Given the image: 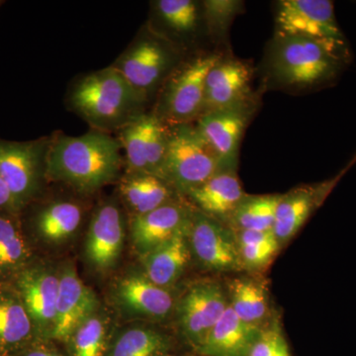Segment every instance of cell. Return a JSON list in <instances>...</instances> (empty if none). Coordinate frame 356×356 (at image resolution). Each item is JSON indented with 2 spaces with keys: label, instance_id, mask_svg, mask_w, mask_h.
Returning a JSON list of instances; mask_svg holds the SVG:
<instances>
[{
  "label": "cell",
  "instance_id": "obj_1",
  "mask_svg": "<svg viewBox=\"0 0 356 356\" xmlns=\"http://www.w3.org/2000/svg\"><path fill=\"white\" fill-rule=\"evenodd\" d=\"M121 146L108 134L95 131L79 137H60L48 146L46 178L93 193L118 177Z\"/></svg>",
  "mask_w": 356,
  "mask_h": 356
},
{
  "label": "cell",
  "instance_id": "obj_2",
  "mask_svg": "<svg viewBox=\"0 0 356 356\" xmlns=\"http://www.w3.org/2000/svg\"><path fill=\"white\" fill-rule=\"evenodd\" d=\"M346 64L317 42L284 35H276L268 58L269 76L274 83L292 90L334 83Z\"/></svg>",
  "mask_w": 356,
  "mask_h": 356
},
{
  "label": "cell",
  "instance_id": "obj_3",
  "mask_svg": "<svg viewBox=\"0 0 356 356\" xmlns=\"http://www.w3.org/2000/svg\"><path fill=\"white\" fill-rule=\"evenodd\" d=\"M70 104L96 129L123 127L137 116L143 97L114 67L93 72L76 84Z\"/></svg>",
  "mask_w": 356,
  "mask_h": 356
},
{
  "label": "cell",
  "instance_id": "obj_4",
  "mask_svg": "<svg viewBox=\"0 0 356 356\" xmlns=\"http://www.w3.org/2000/svg\"><path fill=\"white\" fill-rule=\"evenodd\" d=\"M224 168L197 128L180 124L168 129L161 178L172 185L177 193L185 195Z\"/></svg>",
  "mask_w": 356,
  "mask_h": 356
},
{
  "label": "cell",
  "instance_id": "obj_5",
  "mask_svg": "<svg viewBox=\"0 0 356 356\" xmlns=\"http://www.w3.org/2000/svg\"><path fill=\"white\" fill-rule=\"evenodd\" d=\"M277 35L302 37L323 44L350 62V51L330 0H280L275 4Z\"/></svg>",
  "mask_w": 356,
  "mask_h": 356
},
{
  "label": "cell",
  "instance_id": "obj_6",
  "mask_svg": "<svg viewBox=\"0 0 356 356\" xmlns=\"http://www.w3.org/2000/svg\"><path fill=\"white\" fill-rule=\"evenodd\" d=\"M48 146L44 140L11 142L0 139V177L21 213L37 200L42 191Z\"/></svg>",
  "mask_w": 356,
  "mask_h": 356
},
{
  "label": "cell",
  "instance_id": "obj_7",
  "mask_svg": "<svg viewBox=\"0 0 356 356\" xmlns=\"http://www.w3.org/2000/svg\"><path fill=\"white\" fill-rule=\"evenodd\" d=\"M10 284L29 314L38 339L51 341L60 286L58 267L37 257Z\"/></svg>",
  "mask_w": 356,
  "mask_h": 356
},
{
  "label": "cell",
  "instance_id": "obj_8",
  "mask_svg": "<svg viewBox=\"0 0 356 356\" xmlns=\"http://www.w3.org/2000/svg\"><path fill=\"white\" fill-rule=\"evenodd\" d=\"M187 240L192 259L212 273L243 271L235 231L194 207Z\"/></svg>",
  "mask_w": 356,
  "mask_h": 356
},
{
  "label": "cell",
  "instance_id": "obj_9",
  "mask_svg": "<svg viewBox=\"0 0 356 356\" xmlns=\"http://www.w3.org/2000/svg\"><path fill=\"white\" fill-rule=\"evenodd\" d=\"M229 307L228 294L217 281L197 280L177 299L179 331L194 350L203 343Z\"/></svg>",
  "mask_w": 356,
  "mask_h": 356
},
{
  "label": "cell",
  "instance_id": "obj_10",
  "mask_svg": "<svg viewBox=\"0 0 356 356\" xmlns=\"http://www.w3.org/2000/svg\"><path fill=\"white\" fill-rule=\"evenodd\" d=\"M168 129L158 115L138 114L121 128L119 143L126 154L128 172L161 177L168 147Z\"/></svg>",
  "mask_w": 356,
  "mask_h": 356
},
{
  "label": "cell",
  "instance_id": "obj_11",
  "mask_svg": "<svg viewBox=\"0 0 356 356\" xmlns=\"http://www.w3.org/2000/svg\"><path fill=\"white\" fill-rule=\"evenodd\" d=\"M111 298L124 317L152 321L165 320L175 314L177 299L172 290L154 284L142 271L119 278Z\"/></svg>",
  "mask_w": 356,
  "mask_h": 356
},
{
  "label": "cell",
  "instance_id": "obj_12",
  "mask_svg": "<svg viewBox=\"0 0 356 356\" xmlns=\"http://www.w3.org/2000/svg\"><path fill=\"white\" fill-rule=\"evenodd\" d=\"M58 274L57 311L51 341L65 343L74 330L102 305L96 293L79 277L74 262L67 261L58 266Z\"/></svg>",
  "mask_w": 356,
  "mask_h": 356
},
{
  "label": "cell",
  "instance_id": "obj_13",
  "mask_svg": "<svg viewBox=\"0 0 356 356\" xmlns=\"http://www.w3.org/2000/svg\"><path fill=\"white\" fill-rule=\"evenodd\" d=\"M219 56L196 58L173 77L163 97V113L172 126L187 124L203 114L205 84L209 70Z\"/></svg>",
  "mask_w": 356,
  "mask_h": 356
},
{
  "label": "cell",
  "instance_id": "obj_14",
  "mask_svg": "<svg viewBox=\"0 0 356 356\" xmlns=\"http://www.w3.org/2000/svg\"><path fill=\"white\" fill-rule=\"evenodd\" d=\"M20 217L33 247L37 243L56 247L76 235L83 222V211L79 204L60 200L25 208Z\"/></svg>",
  "mask_w": 356,
  "mask_h": 356
},
{
  "label": "cell",
  "instance_id": "obj_15",
  "mask_svg": "<svg viewBox=\"0 0 356 356\" xmlns=\"http://www.w3.org/2000/svg\"><path fill=\"white\" fill-rule=\"evenodd\" d=\"M125 242L123 215L118 206H99L89 222L84 243V257L91 268L106 273L118 264Z\"/></svg>",
  "mask_w": 356,
  "mask_h": 356
},
{
  "label": "cell",
  "instance_id": "obj_16",
  "mask_svg": "<svg viewBox=\"0 0 356 356\" xmlns=\"http://www.w3.org/2000/svg\"><path fill=\"white\" fill-rule=\"evenodd\" d=\"M193 210L173 199L151 212L131 218L130 240L136 254L143 257L188 228Z\"/></svg>",
  "mask_w": 356,
  "mask_h": 356
},
{
  "label": "cell",
  "instance_id": "obj_17",
  "mask_svg": "<svg viewBox=\"0 0 356 356\" xmlns=\"http://www.w3.org/2000/svg\"><path fill=\"white\" fill-rule=\"evenodd\" d=\"M250 112L245 102L199 117L197 130L226 168H236L238 147Z\"/></svg>",
  "mask_w": 356,
  "mask_h": 356
},
{
  "label": "cell",
  "instance_id": "obj_18",
  "mask_svg": "<svg viewBox=\"0 0 356 356\" xmlns=\"http://www.w3.org/2000/svg\"><path fill=\"white\" fill-rule=\"evenodd\" d=\"M341 175L331 181L317 186L298 187L281 196L273 228L281 248L298 233L312 213L317 209L334 188Z\"/></svg>",
  "mask_w": 356,
  "mask_h": 356
},
{
  "label": "cell",
  "instance_id": "obj_19",
  "mask_svg": "<svg viewBox=\"0 0 356 356\" xmlns=\"http://www.w3.org/2000/svg\"><path fill=\"white\" fill-rule=\"evenodd\" d=\"M250 81V70L243 63L220 58L206 77L203 114L245 102Z\"/></svg>",
  "mask_w": 356,
  "mask_h": 356
},
{
  "label": "cell",
  "instance_id": "obj_20",
  "mask_svg": "<svg viewBox=\"0 0 356 356\" xmlns=\"http://www.w3.org/2000/svg\"><path fill=\"white\" fill-rule=\"evenodd\" d=\"M170 64V54L159 42L145 40L136 44L113 67L138 95L144 97L161 81Z\"/></svg>",
  "mask_w": 356,
  "mask_h": 356
},
{
  "label": "cell",
  "instance_id": "obj_21",
  "mask_svg": "<svg viewBox=\"0 0 356 356\" xmlns=\"http://www.w3.org/2000/svg\"><path fill=\"white\" fill-rule=\"evenodd\" d=\"M38 341L31 318L11 284H0V356H15Z\"/></svg>",
  "mask_w": 356,
  "mask_h": 356
},
{
  "label": "cell",
  "instance_id": "obj_22",
  "mask_svg": "<svg viewBox=\"0 0 356 356\" xmlns=\"http://www.w3.org/2000/svg\"><path fill=\"white\" fill-rule=\"evenodd\" d=\"M185 195L196 209L226 222L247 194L243 191L236 168H224Z\"/></svg>",
  "mask_w": 356,
  "mask_h": 356
},
{
  "label": "cell",
  "instance_id": "obj_23",
  "mask_svg": "<svg viewBox=\"0 0 356 356\" xmlns=\"http://www.w3.org/2000/svg\"><path fill=\"white\" fill-rule=\"evenodd\" d=\"M261 327L245 323L229 306L196 353L202 356H248Z\"/></svg>",
  "mask_w": 356,
  "mask_h": 356
},
{
  "label": "cell",
  "instance_id": "obj_24",
  "mask_svg": "<svg viewBox=\"0 0 356 356\" xmlns=\"http://www.w3.org/2000/svg\"><path fill=\"white\" fill-rule=\"evenodd\" d=\"M188 228L140 257L142 273L154 284L172 290L184 276L192 259Z\"/></svg>",
  "mask_w": 356,
  "mask_h": 356
},
{
  "label": "cell",
  "instance_id": "obj_25",
  "mask_svg": "<svg viewBox=\"0 0 356 356\" xmlns=\"http://www.w3.org/2000/svg\"><path fill=\"white\" fill-rule=\"evenodd\" d=\"M37 257L21 217L0 212V284H10L14 277Z\"/></svg>",
  "mask_w": 356,
  "mask_h": 356
},
{
  "label": "cell",
  "instance_id": "obj_26",
  "mask_svg": "<svg viewBox=\"0 0 356 356\" xmlns=\"http://www.w3.org/2000/svg\"><path fill=\"white\" fill-rule=\"evenodd\" d=\"M122 200L133 216L146 214L175 198L177 191L158 175L127 172L119 184Z\"/></svg>",
  "mask_w": 356,
  "mask_h": 356
},
{
  "label": "cell",
  "instance_id": "obj_27",
  "mask_svg": "<svg viewBox=\"0 0 356 356\" xmlns=\"http://www.w3.org/2000/svg\"><path fill=\"white\" fill-rule=\"evenodd\" d=\"M229 306L245 323L264 327L269 322L268 288L259 278L243 276L229 283Z\"/></svg>",
  "mask_w": 356,
  "mask_h": 356
},
{
  "label": "cell",
  "instance_id": "obj_28",
  "mask_svg": "<svg viewBox=\"0 0 356 356\" xmlns=\"http://www.w3.org/2000/svg\"><path fill=\"white\" fill-rule=\"evenodd\" d=\"M170 339L144 325L124 327L110 339L105 356H161L170 348Z\"/></svg>",
  "mask_w": 356,
  "mask_h": 356
},
{
  "label": "cell",
  "instance_id": "obj_29",
  "mask_svg": "<svg viewBox=\"0 0 356 356\" xmlns=\"http://www.w3.org/2000/svg\"><path fill=\"white\" fill-rule=\"evenodd\" d=\"M110 339L109 318L100 308L79 325L64 344L70 356H105Z\"/></svg>",
  "mask_w": 356,
  "mask_h": 356
},
{
  "label": "cell",
  "instance_id": "obj_30",
  "mask_svg": "<svg viewBox=\"0 0 356 356\" xmlns=\"http://www.w3.org/2000/svg\"><path fill=\"white\" fill-rule=\"evenodd\" d=\"M280 194L245 195L226 224L234 231H273Z\"/></svg>",
  "mask_w": 356,
  "mask_h": 356
},
{
  "label": "cell",
  "instance_id": "obj_31",
  "mask_svg": "<svg viewBox=\"0 0 356 356\" xmlns=\"http://www.w3.org/2000/svg\"><path fill=\"white\" fill-rule=\"evenodd\" d=\"M156 8L163 21L175 31H193L197 23V7L191 0H161Z\"/></svg>",
  "mask_w": 356,
  "mask_h": 356
},
{
  "label": "cell",
  "instance_id": "obj_32",
  "mask_svg": "<svg viewBox=\"0 0 356 356\" xmlns=\"http://www.w3.org/2000/svg\"><path fill=\"white\" fill-rule=\"evenodd\" d=\"M248 356H291L289 346L277 318L269 321L261 327Z\"/></svg>",
  "mask_w": 356,
  "mask_h": 356
},
{
  "label": "cell",
  "instance_id": "obj_33",
  "mask_svg": "<svg viewBox=\"0 0 356 356\" xmlns=\"http://www.w3.org/2000/svg\"><path fill=\"white\" fill-rule=\"evenodd\" d=\"M206 18L211 32L224 37L238 13H242L243 2L236 0H208L204 2Z\"/></svg>",
  "mask_w": 356,
  "mask_h": 356
},
{
  "label": "cell",
  "instance_id": "obj_34",
  "mask_svg": "<svg viewBox=\"0 0 356 356\" xmlns=\"http://www.w3.org/2000/svg\"><path fill=\"white\" fill-rule=\"evenodd\" d=\"M243 269L257 271L266 268L273 261L281 248L277 241L266 243L238 245Z\"/></svg>",
  "mask_w": 356,
  "mask_h": 356
},
{
  "label": "cell",
  "instance_id": "obj_35",
  "mask_svg": "<svg viewBox=\"0 0 356 356\" xmlns=\"http://www.w3.org/2000/svg\"><path fill=\"white\" fill-rule=\"evenodd\" d=\"M15 356H70L63 351L53 341L38 339Z\"/></svg>",
  "mask_w": 356,
  "mask_h": 356
},
{
  "label": "cell",
  "instance_id": "obj_36",
  "mask_svg": "<svg viewBox=\"0 0 356 356\" xmlns=\"http://www.w3.org/2000/svg\"><path fill=\"white\" fill-rule=\"evenodd\" d=\"M0 212L21 216L19 208L16 205L13 194L1 177H0Z\"/></svg>",
  "mask_w": 356,
  "mask_h": 356
},
{
  "label": "cell",
  "instance_id": "obj_37",
  "mask_svg": "<svg viewBox=\"0 0 356 356\" xmlns=\"http://www.w3.org/2000/svg\"><path fill=\"white\" fill-rule=\"evenodd\" d=\"M355 161H356V154H355V159H353V161H351V165H353V163H355Z\"/></svg>",
  "mask_w": 356,
  "mask_h": 356
},
{
  "label": "cell",
  "instance_id": "obj_38",
  "mask_svg": "<svg viewBox=\"0 0 356 356\" xmlns=\"http://www.w3.org/2000/svg\"><path fill=\"white\" fill-rule=\"evenodd\" d=\"M161 356H175V355H161ZM184 356H196V355H184Z\"/></svg>",
  "mask_w": 356,
  "mask_h": 356
},
{
  "label": "cell",
  "instance_id": "obj_39",
  "mask_svg": "<svg viewBox=\"0 0 356 356\" xmlns=\"http://www.w3.org/2000/svg\"><path fill=\"white\" fill-rule=\"evenodd\" d=\"M2 3H3V1H0V6H2Z\"/></svg>",
  "mask_w": 356,
  "mask_h": 356
}]
</instances>
